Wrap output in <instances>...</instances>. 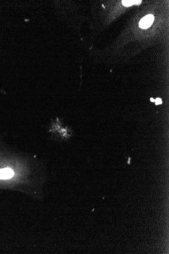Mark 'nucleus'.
I'll list each match as a JSON object with an SVG mask.
<instances>
[{"label":"nucleus","instance_id":"obj_4","mask_svg":"<svg viewBox=\"0 0 169 254\" xmlns=\"http://www.w3.org/2000/svg\"><path fill=\"white\" fill-rule=\"evenodd\" d=\"M155 105H159L160 104H162V100L160 98H157L155 100Z\"/></svg>","mask_w":169,"mask_h":254},{"label":"nucleus","instance_id":"obj_5","mask_svg":"<svg viewBox=\"0 0 169 254\" xmlns=\"http://www.w3.org/2000/svg\"><path fill=\"white\" fill-rule=\"evenodd\" d=\"M150 101H151L152 102H155V100H154L153 98H151V99H150Z\"/></svg>","mask_w":169,"mask_h":254},{"label":"nucleus","instance_id":"obj_2","mask_svg":"<svg viewBox=\"0 0 169 254\" xmlns=\"http://www.w3.org/2000/svg\"><path fill=\"white\" fill-rule=\"evenodd\" d=\"M14 176V171L10 168H6L0 169V180H10Z\"/></svg>","mask_w":169,"mask_h":254},{"label":"nucleus","instance_id":"obj_3","mask_svg":"<svg viewBox=\"0 0 169 254\" xmlns=\"http://www.w3.org/2000/svg\"><path fill=\"white\" fill-rule=\"evenodd\" d=\"M141 2V1H122V4L124 6L129 7L133 4H139Z\"/></svg>","mask_w":169,"mask_h":254},{"label":"nucleus","instance_id":"obj_1","mask_svg":"<svg viewBox=\"0 0 169 254\" xmlns=\"http://www.w3.org/2000/svg\"><path fill=\"white\" fill-rule=\"evenodd\" d=\"M154 20V17L152 14H148L140 20L139 26L142 29H147L149 28Z\"/></svg>","mask_w":169,"mask_h":254}]
</instances>
